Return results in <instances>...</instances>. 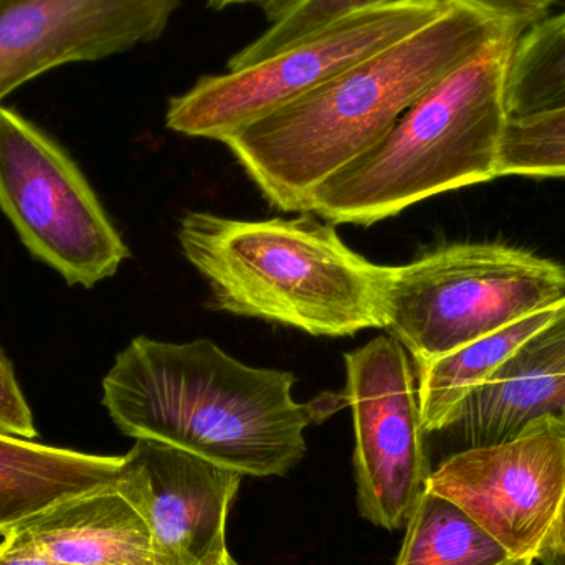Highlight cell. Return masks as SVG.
<instances>
[{
    "label": "cell",
    "instance_id": "6",
    "mask_svg": "<svg viewBox=\"0 0 565 565\" xmlns=\"http://www.w3.org/2000/svg\"><path fill=\"white\" fill-rule=\"evenodd\" d=\"M450 6L451 0H394L342 20L264 62L202 76L184 95L171 98L166 126L178 135L224 142L365 56L424 29Z\"/></svg>",
    "mask_w": 565,
    "mask_h": 565
},
{
    "label": "cell",
    "instance_id": "22",
    "mask_svg": "<svg viewBox=\"0 0 565 565\" xmlns=\"http://www.w3.org/2000/svg\"><path fill=\"white\" fill-rule=\"evenodd\" d=\"M0 565H58L40 553L19 530L10 531L0 543Z\"/></svg>",
    "mask_w": 565,
    "mask_h": 565
},
{
    "label": "cell",
    "instance_id": "27",
    "mask_svg": "<svg viewBox=\"0 0 565 565\" xmlns=\"http://www.w3.org/2000/svg\"><path fill=\"white\" fill-rule=\"evenodd\" d=\"M510 565H536V561H534V559H518V561H514V563H511Z\"/></svg>",
    "mask_w": 565,
    "mask_h": 565
},
{
    "label": "cell",
    "instance_id": "17",
    "mask_svg": "<svg viewBox=\"0 0 565 565\" xmlns=\"http://www.w3.org/2000/svg\"><path fill=\"white\" fill-rule=\"evenodd\" d=\"M504 99L510 119L565 106V12L544 17L518 36L508 63Z\"/></svg>",
    "mask_w": 565,
    "mask_h": 565
},
{
    "label": "cell",
    "instance_id": "5",
    "mask_svg": "<svg viewBox=\"0 0 565 565\" xmlns=\"http://www.w3.org/2000/svg\"><path fill=\"white\" fill-rule=\"evenodd\" d=\"M565 301V267L501 244H451L394 267L384 329L415 365Z\"/></svg>",
    "mask_w": 565,
    "mask_h": 565
},
{
    "label": "cell",
    "instance_id": "9",
    "mask_svg": "<svg viewBox=\"0 0 565 565\" xmlns=\"http://www.w3.org/2000/svg\"><path fill=\"white\" fill-rule=\"evenodd\" d=\"M427 490L460 507L513 559L536 561L563 510L565 431L468 447L431 471Z\"/></svg>",
    "mask_w": 565,
    "mask_h": 565
},
{
    "label": "cell",
    "instance_id": "19",
    "mask_svg": "<svg viewBox=\"0 0 565 565\" xmlns=\"http://www.w3.org/2000/svg\"><path fill=\"white\" fill-rule=\"evenodd\" d=\"M510 175L565 179V106L508 121L500 178Z\"/></svg>",
    "mask_w": 565,
    "mask_h": 565
},
{
    "label": "cell",
    "instance_id": "11",
    "mask_svg": "<svg viewBox=\"0 0 565 565\" xmlns=\"http://www.w3.org/2000/svg\"><path fill=\"white\" fill-rule=\"evenodd\" d=\"M182 0H26L0 17V103L49 70L154 42Z\"/></svg>",
    "mask_w": 565,
    "mask_h": 565
},
{
    "label": "cell",
    "instance_id": "23",
    "mask_svg": "<svg viewBox=\"0 0 565 565\" xmlns=\"http://www.w3.org/2000/svg\"><path fill=\"white\" fill-rule=\"evenodd\" d=\"M543 565H565V500L563 510L536 556Z\"/></svg>",
    "mask_w": 565,
    "mask_h": 565
},
{
    "label": "cell",
    "instance_id": "2",
    "mask_svg": "<svg viewBox=\"0 0 565 565\" xmlns=\"http://www.w3.org/2000/svg\"><path fill=\"white\" fill-rule=\"evenodd\" d=\"M508 35L523 33L451 2L424 29L365 56L224 145L274 207L308 214L312 194L331 175L382 141L445 76Z\"/></svg>",
    "mask_w": 565,
    "mask_h": 565
},
{
    "label": "cell",
    "instance_id": "13",
    "mask_svg": "<svg viewBox=\"0 0 565 565\" xmlns=\"http://www.w3.org/2000/svg\"><path fill=\"white\" fill-rule=\"evenodd\" d=\"M15 530L58 565H156L145 520L116 487L70 498Z\"/></svg>",
    "mask_w": 565,
    "mask_h": 565
},
{
    "label": "cell",
    "instance_id": "1",
    "mask_svg": "<svg viewBox=\"0 0 565 565\" xmlns=\"http://www.w3.org/2000/svg\"><path fill=\"white\" fill-rule=\"evenodd\" d=\"M296 377L252 367L209 339L138 335L103 379V405L126 437L164 441L244 477H282L308 450L305 431L348 407L344 394L292 397Z\"/></svg>",
    "mask_w": 565,
    "mask_h": 565
},
{
    "label": "cell",
    "instance_id": "26",
    "mask_svg": "<svg viewBox=\"0 0 565 565\" xmlns=\"http://www.w3.org/2000/svg\"><path fill=\"white\" fill-rule=\"evenodd\" d=\"M212 565H238V564L235 563L234 557H232L231 554H227V556H225L224 559L218 561V563H215Z\"/></svg>",
    "mask_w": 565,
    "mask_h": 565
},
{
    "label": "cell",
    "instance_id": "15",
    "mask_svg": "<svg viewBox=\"0 0 565 565\" xmlns=\"http://www.w3.org/2000/svg\"><path fill=\"white\" fill-rule=\"evenodd\" d=\"M563 302L518 319L444 358L417 365L425 431L435 434L454 427L471 394L487 384L534 332L547 324Z\"/></svg>",
    "mask_w": 565,
    "mask_h": 565
},
{
    "label": "cell",
    "instance_id": "24",
    "mask_svg": "<svg viewBox=\"0 0 565 565\" xmlns=\"http://www.w3.org/2000/svg\"><path fill=\"white\" fill-rule=\"evenodd\" d=\"M207 6L214 10H224L227 7L232 6H245V3H264V6H268V3L275 2V0H205Z\"/></svg>",
    "mask_w": 565,
    "mask_h": 565
},
{
    "label": "cell",
    "instance_id": "20",
    "mask_svg": "<svg viewBox=\"0 0 565 565\" xmlns=\"http://www.w3.org/2000/svg\"><path fill=\"white\" fill-rule=\"evenodd\" d=\"M0 434L33 440L39 435L32 408L17 381L15 369L0 349Z\"/></svg>",
    "mask_w": 565,
    "mask_h": 565
},
{
    "label": "cell",
    "instance_id": "25",
    "mask_svg": "<svg viewBox=\"0 0 565 565\" xmlns=\"http://www.w3.org/2000/svg\"><path fill=\"white\" fill-rule=\"evenodd\" d=\"M26 2V0H0V17L3 15V13L9 12V10H12L13 7L20 6V3Z\"/></svg>",
    "mask_w": 565,
    "mask_h": 565
},
{
    "label": "cell",
    "instance_id": "18",
    "mask_svg": "<svg viewBox=\"0 0 565 565\" xmlns=\"http://www.w3.org/2000/svg\"><path fill=\"white\" fill-rule=\"evenodd\" d=\"M391 2L394 0H275L268 3L271 25L228 60V70L264 62L342 20Z\"/></svg>",
    "mask_w": 565,
    "mask_h": 565
},
{
    "label": "cell",
    "instance_id": "21",
    "mask_svg": "<svg viewBox=\"0 0 565 565\" xmlns=\"http://www.w3.org/2000/svg\"><path fill=\"white\" fill-rule=\"evenodd\" d=\"M501 25L524 33L550 12L557 0H451Z\"/></svg>",
    "mask_w": 565,
    "mask_h": 565
},
{
    "label": "cell",
    "instance_id": "8",
    "mask_svg": "<svg viewBox=\"0 0 565 565\" xmlns=\"http://www.w3.org/2000/svg\"><path fill=\"white\" fill-rule=\"evenodd\" d=\"M344 362L359 511L369 523L397 531L407 524L431 473L415 362L392 335L348 352Z\"/></svg>",
    "mask_w": 565,
    "mask_h": 565
},
{
    "label": "cell",
    "instance_id": "14",
    "mask_svg": "<svg viewBox=\"0 0 565 565\" xmlns=\"http://www.w3.org/2000/svg\"><path fill=\"white\" fill-rule=\"evenodd\" d=\"M122 457L89 455L0 434V536L49 508L118 483Z\"/></svg>",
    "mask_w": 565,
    "mask_h": 565
},
{
    "label": "cell",
    "instance_id": "3",
    "mask_svg": "<svg viewBox=\"0 0 565 565\" xmlns=\"http://www.w3.org/2000/svg\"><path fill=\"white\" fill-rule=\"evenodd\" d=\"M178 241L221 311L324 338L384 328L394 267L355 254L331 222L191 212Z\"/></svg>",
    "mask_w": 565,
    "mask_h": 565
},
{
    "label": "cell",
    "instance_id": "12",
    "mask_svg": "<svg viewBox=\"0 0 565 565\" xmlns=\"http://www.w3.org/2000/svg\"><path fill=\"white\" fill-rule=\"evenodd\" d=\"M544 427L565 431V301L471 394L451 428L468 447H484Z\"/></svg>",
    "mask_w": 565,
    "mask_h": 565
},
{
    "label": "cell",
    "instance_id": "7",
    "mask_svg": "<svg viewBox=\"0 0 565 565\" xmlns=\"http://www.w3.org/2000/svg\"><path fill=\"white\" fill-rule=\"evenodd\" d=\"M0 211L33 258L89 289L131 257L75 159L49 132L0 105Z\"/></svg>",
    "mask_w": 565,
    "mask_h": 565
},
{
    "label": "cell",
    "instance_id": "16",
    "mask_svg": "<svg viewBox=\"0 0 565 565\" xmlns=\"http://www.w3.org/2000/svg\"><path fill=\"white\" fill-rule=\"evenodd\" d=\"M507 550L460 507L425 490L395 565H510Z\"/></svg>",
    "mask_w": 565,
    "mask_h": 565
},
{
    "label": "cell",
    "instance_id": "10",
    "mask_svg": "<svg viewBox=\"0 0 565 565\" xmlns=\"http://www.w3.org/2000/svg\"><path fill=\"white\" fill-rule=\"evenodd\" d=\"M244 475L164 441L139 438L116 490L141 514L156 565H212L227 556V520Z\"/></svg>",
    "mask_w": 565,
    "mask_h": 565
},
{
    "label": "cell",
    "instance_id": "4",
    "mask_svg": "<svg viewBox=\"0 0 565 565\" xmlns=\"http://www.w3.org/2000/svg\"><path fill=\"white\" fill-rule=\"evenodd\" d=\"M516 40L491 43L428 89L382 141L312 194L308 214L371 227L434 195L500 178L510 121L504 85Z\"/></svg>",
    "mask_w": 565,
    "mask_h": 565
}]
</instances>
